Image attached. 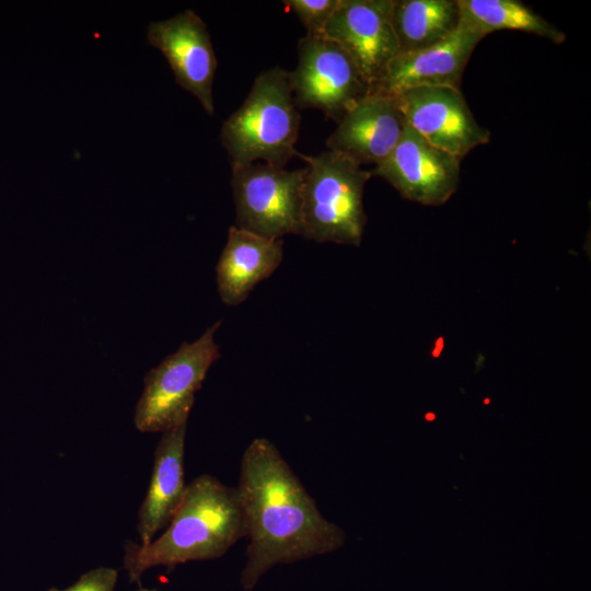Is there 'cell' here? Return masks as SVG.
I'll use <instances>...</instances> for the list:
<instances>
[{
  "instance_id": "5bb4252c",
  "label": "cell",
  "mask_w": 591,
  "mask_h": 591,
  "mask_svg": "<svg viewBox=\"0 0 591 591\" xmlns=\"http://www.w3.org/2000/svg\"><path fill=\"white\" fill-rule=\"evenodd\" d=\"M187 424L162 432L154 452L149 487L138 510L140 544H148L170 523L184 496L185 436Z\"/></svg>"
},
{
  "instance_id": "2e32d148",
  "label": "cell",
  "mask_w": 591,
  "mask_h": 591,
  "mask_svg": "<svg viewBox=\"0 0 591 591\" xmlns=\"http://www.w3.org/2000/svg\"><path fill=\"white\" fill-rule=\"evenodd\" d=\"M398 53L421 50L451 36L461 24L457 0H393Z\"/></svg>"
},
{
  "instance_id": "ffe728a7",
  "label": "cell",
  "mask_w": 591,
  "mask_h": 591,
  "mask_svg": "<svg viewBox=\"0 0 591 591\" xmlns=\"http://www.w3.org/2000/svg\"><path fill=\"white\" fill-rule=\"evenodd\" d=\"M135 591H159V590H155V589H147V588H143L141 586H139V588Z\"/></svg>"
},
{
  "instance_id": "ac0fdd59",
  "label": "cell",
  "mask_w": 591,
  "mask_h": 591,
  "mask_svg": "<svg viewBox=\"0 0 591 591\" xmlns=\"http://www.w3.org/2000/svg\"><path fill=\"white\" fill-rule=\"evenodd\" d=\"M340 0H287L283 3L296 13L308 35H323L324 28Z\"/></svg>"
},
{
  "instance_id": "d6986e66",
  "label": "cell",
  "mask_w": 591,
  "mask_h": 591,
  "mask_svg": "<svg viewBox=\"0 0 591 591\" xmlns=\"http://www.w3.org/2000/svg\"><path fill=\"white\" fill-rule=\"evenodd\" d=\"M118 572L111 567L90 569L66 589L53 588L49 591H115Z\"/></svg>"
},
{
  "instance_id": "52a82bcc",
  "label": "cell",
  "mask_w": 591,
  "mask_h": 591,
  "mask_svg": "<svg viewBox=\"0 0 591 591\" xmlns=\"http://www.w3.org/2000/svg\"><path fill=\"white\" fill-rule=\"evenodd\" d=\"M298 65L289 72L297 106L316 108L339 121L370 93L349 55L324 35H305L298 43Z\"/></svg>"
},
{
  "instance_id": "8fae6325",
  "label": "cell",
  "mask_w": 591,
  "mask_h": 591,
  "mask_svg": "<svg viewBox=\"0 0 591 591\" xmlns=\"http://www.w3.org/2000/svg\"><path fill=\"white\" fill-rule=\"evenodd\" d=\"M147 37L165 57L176 83L195 95L207 114L213 115L212 83L218 61L204 21L186 10L171 19L151 22Z\"/></svg>"
},
{
  "instance_id": "e0dca14e",
  "label": "cell",
  "mask_w": 591,
  "mask_h": 591,
  "mask_svg": "<svg viewBox=\"0 0 591 591\" xmlns=\"http://www.w3.org/2000/svg\"><path fill=\"white\" fill-rule=\"evenodd\" d=\"M461 21L486 36L503 30L521 31L563 44L565 33L519 0H457Z\"/></svg>"
},
{
  "instance_id": "3957f363",
  "label": "cell",
  "mask_w": 591,
  "mask_h": 591,
  "mask_svg": "<svg viewBox=\"0 0 591 591\" xmlns=\"http://www.w3.org/2000/svg\"><path fill=\"white\" fill-rule=\"evenodd\" d=\"M300 114L289 72L276 66L259 73L243 104L223 123L221 142L231 166L255 163L283 166L294 155Z\"/></svg>"
},
{
  "instance_id": "7a4b0ae2",
  "label": "cell",
  "mask_w": 591,
  "mask_h": 591,
  "mask_svg": "<svg viewBox=\"0 0 591 591\" xmlns=\"http://www.w3.org/2000/svg\"><path fill=\"white\" fill-rule=\"evenodd\" d=\"M246 537L236 487L202 474L188 485L164 532L148 544L125 543L124 568L131 582L154 567L172 569L188 561L222 557Z\"/></svg>"
},
{
  "instance_id": "277c9868",
  "label": "cell",
  "mask_w": 591,
  "mask_h": 591,
  "mask_svg": "<svg viewBox=\"0 0 591 591\" xmlns=\"http://www.w3.org/2000/svg\"><path fill=\"white\" fill-rule=\"evenodd\" d=\"M300 158L308 163L300 234L320 243L359 246L367 223L362 197L371 171L332 150Z\"/></svg>"
},
{
  "instance_id": "6da1fadb",
  "label": "cell",
  "mask_w": 591,
  "mask_h": 591,
  "mask_svg": "<svg viewBox=\"0 0 591 591\" xmlns=\"http://www.w3.org/2000/svg\"><path fill=\"white\" fill-rule=\"evenodd\" d=\"M236 489L248 538L240 575L244 591H252L277 565L329 554L344 545L343 529L322 514L268 439H254L243 452Z\"/></svg>"
},
{
  "instance_id": "4fadbf2b",
  "label": "cell",
  "mask_w": 591,
  "mask_h": 591,
  "mask_svg": "<svg viewBox=\"0 0 591 591\" xmlns=\"http://www.w3.org/2000/svg\"><path fill=\"white\" fill-rule=\"evenodd\" d=\"M405 125L394 96L370 92L338 121L326 144L360 166L378 165L394 149Z\"/></svg>"
},
{
  "instance_id": "9c48e42d",
  "label": "cell",
  "mask_w": 591,
  "mask_h": 591,
  "mask_svg": "<svg viewBox=\"0 0 591 591\" xmlns=\"http://www.w3.org/2000/svg\"><path fill=\"white\" fill-rule=\"evenodd\" d=\"M394 97L410 128L461 160L490 140V131L476 121L460 89L420 86Z\"/></svg>"
},
{
  "instance_id": "ba28073f",
  "label": "cell",
  "mask_w": 591,
  "mask_h": 591,
  "mask_svg": "<svg viewBox=\"0 0 591 591\" xmlns=\"http://www.w3.org/2000/svg\"><path fill=\"white\" fill-rule=\"evenodd\" d=\"M392 5L393 0H340L324 28L323 35L352 59L370 92L398 54Z\"/></svg>"
},
{
  "instance_id": "30bf717a",
  "label": "cell",
  "mask_w": 591,
  "mask_h": 591,
  "mask_svg": "<svg viewBox=\"0 0 591 591\" xmlns=\"http://www.w3.org/2000/svg\"><path fill=\"white\" fill-rule=\"evenodd\" d=\"M460 162L406 124L394 149L371 173L389 182L405 199L440 206L456 192Z\"/></svg>"
},
{
  "instance_id": "9a60e30c",
  "label": "cell",
  "mask_w": 591,
  "mask_h": 591,
  "mask_svg": "<svg viewBox=\"0 0 591 591\" xmlns=\"http://www.w3.org/2000/svg\"><path fill=\"white\" fill-rule=\"evenodd\" d=\"M282 241L232 225L217 264L218 292L223 303L243 302L254 287L280 265Z\"/></svg>"
},
{
  "instance_id": "8992f818",
  "label": "cell",
  "mask_w": 591,
  "mask_h": 591,
  "mask_svg": "<svg viewBox=\"0 0 591 591\" xmlns=\"http://www.w3.org/2000/svg\"><path fill=\"white\" fill-rule=\"evenodd\" d=\"M304 176L305 167L286 170L268 163L233 167L235 225L269 239L300 234Z\"/></svg>"
},
{
  "instance_id": "5b68a950",
  "label": "cell",
  "mask_w": 591,
  "mask_h": 591,
  "mask_svg": "<svg viewBox=\"0 0 591 591\" xmlns=\"http://www.w3.org/2000/svg\"><path fill=\"white\" fill-rule=\"evenodd\" d=\"M218 321L193 343H182L143 379V391L136 405L134 422L140 432H164L187 424L209 368L220 357L215 334Z\"/></svg>"
},
{
  "instance_id": "7c38bea8",
  "label": "cell",
  "mask_w": 591,
  "mask_h": 591,
  "mask_svg": "<svg viewBox=\"0 0 591 591\" xmlns=\"http://www.w3.org/2000/svg\"><path fill=\"white\" fill-rule=\"evenodd\" d=\"M484 37L461 21L457 30L441 43L421 50L398 53L372 92L396 96L420 86L460 89L471 55Z\"/></svg>"
}]
</instances>
